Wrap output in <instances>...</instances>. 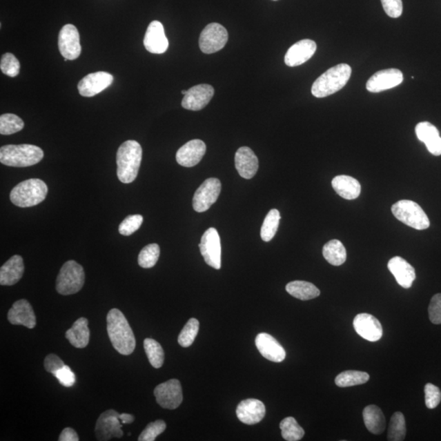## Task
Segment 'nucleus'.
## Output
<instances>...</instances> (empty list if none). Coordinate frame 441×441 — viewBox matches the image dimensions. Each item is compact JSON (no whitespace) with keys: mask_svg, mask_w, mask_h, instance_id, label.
<instances>
[{"mask_svg":"<svg viewBox=\"0 0 441 441\" xmlns=\"http://www.w3.org/2000/svg\"><path fill=\"white\" fill-rule=\"evenodd\" d=\"M286 291L291 296L302 301L314 300L320 296V289L313 284L302 280H295L286 285Z\"/></svg>","mask_w":441,"mask_h":441,"instance_id":"nucleus-30","label":"nucleus"},{"mask_svg":"<svg viewBox=\"0 0 441 441\" xmlns=\"http://www.w3.org/2000/svg\"><path fill=\"white\" fill-rule=\"evenodd\" d=\"M323 256L329 264L341 266L346 260V251L340 240L332 239L323 247Z\"/></svg>","mask_w":441,"mask_h":441,"instance_id":"nucleus-31","label":"nucleus"},{"mask_svg":"<svg viewBox=\"0 0 441 441\" xmlns=\"http://www.w3.org/2000/svg\"><path fill=\"white\" fill-rule=\"evenodd\" d=\"M235 164L239 175L245 179H251L257 172L258 159L249 147H240L236 151Z\"/></svg>","mask_w":441,"mask_h":441,"instance_id":"nucleus-24","label":"nucleus"},{"mask_svg":"<svg viewBox=\"0 0 441 441\" xmlns=\"http://www.w3.org/2000/svg\"><path fill=\"white\" fill-rule=\"evenodd\" d=\"M160 255V248L157 244L146 245L138 255V264L142 268H151L157 264Z\"/></svg>","mask_w":441,"mask_h":441,"instance_id":"nucleus-38","label":"nucleus"},{"mask_svg":"<svg viewBox=\"0 0 441 441\" xmlns=\"http://www.w3.org/2000/svg\"><path fill=\"white\" fill-rule=\"evenodd\" d=\"M154 395L160 406L167 409L179 407L184 400L181 383L177 380H170L158 385L154 390Z\"/></svg>","mask_w":441,"mask_h":441,"instance_id":"nucleus-12","label":"nucleus"},{"mask_svg":"<svg viewBox=\"0 0 441 441\" xmlns=\"http://www.w3.org/2000/svg\"><path fill=\"white\" fill-rule=\"evenodd\" d=\"M274 1H276V0H274Z\"/></svg>","mask_w":441,"mask_h":441,"instance_id":"nucleus-53","label":"nucleus"},{"mask_svg":"<svg viewBox=\"0 0 441 441\" xmlns=\"http://www.w3.org/2000/svg\"><path fill=\"white\" fill-rule=\"evenodd\" d=\"M123 423L119 420V413L114 409L106 411L98 418L95 434L97 439L101 441L110 440L112 438H121L124 432L121 429Z\"/></svg>","mask_w":441,"mask_h":441,"instance_id":"nucleus-11","label":"nucleus"},{"mask_svg":"<svg viewBox=\"0 0 441 441\" xmlns=\"http://www.w3.org/2000/svg\"><path fill=\"white\" fill-rule=\"evenodd\" d=\"M316 43L313 40L302 39L294 43L284 57V62L291 68L305 63L313 57L316 51Z\"/></svg>","mask_w":441,"mask_h":441,"instance_id":"nucleus-20","label":"nucleus"},{"mask_svg":"<svg viewBox=\"0 0 441 441\" xmlns=\"http://www.w3.org/2000/svg\"><path fill=\"white\" fill-rule=\"evenodd\" d=\"M144 349L150 364L155 369L161 368L164 362V353L161 345L151 338H146Z\"/></svg>","mask_w":441,"mask_h":441,"instance_id":"nucleus-36","label":"nucleus"},{"mask_svg":"<svg viewBox=\"0 0 441 441\" xmlns=\"http://www.w3.org/2000/svg\"><path fill=\"white\" fill-rule=\"evenodd\" d=\"M79 435L74 429L70 427H66L59 436V441H78Z\"/></svg>","mask_w":441,"mask_h":441,"instance_id":"nucleus-50","label":"nucleus"},{"mask_svg":"<svg viewBox=\"0 0 441 441\" xmlns=\"http://www.w3.org/2000/svg\"><path fill=\"white\" fill-rule=\"evenodd\" d=\"M429 153L435 157L441 155V137L439 136L425 144Z\"/></svg>","mask_w":441,"mask_h":441,"instance_id":"nucleus-49","label":"nucleus"},{"mask_svg":"<svg viewBox=\"0 0 441 441\" xmlns=\"http://www.w3.org/2000/svg\"><path fill=\"white\" fill-rule=\"evenodd\" d=\"M66 340L77 349H84L88 345L90 331L86 318H79L74 323L72 327L66 333Z\"/></svg>","mask_w":441,"mask_h":441,"instance_id":"nucleus-28","label":"nucleus"},{"mask_svg":"<svg viewBox=\"0 0 441 441\" xmlns=\"http://www.w3.org/2000/svg\"><path fill=\"white\" fill-rule=\"evenodd\" d=\"M199 329V320L191 318L188 320L178 336V343L182 347H189L193 345Z\"/></svg>","mask_w":441,"mask_h":441,"instance_id":"nucleus-39","label":"nucleus"},{"mask_svg":"<svg viewBox=\"0 0 441 441\" xmlns=\"http://www.w3.org/2000/svg\"><path fill=\"white\" fill-rule=\"evenodd\" d=\"M86 280L83 266L70 260L62 266L56 282L57 293L61 295H71L81 291Z\"/></svg>","mask_w":441,"mask_h":441,"instance_id":"nucleus-7","label":"nucleus"},{"mask_svg":"<svg viewBox=\"0 0 441 441\" xmlns=\"http://www.w3.org/2000/svg\"><path fill=\"white\" fill-rule=\"evenodd\" d=\"M280 429L282 430V438L288 441L300 440L305 435L304 429L293 417L285 418L280 422Z\"/></svg>","mask_w":441,"mask_h":441,"instance_id":"nucleus-33","label":"nucleus"},{"mask_svg":"<svg viewBox=\"0 0 441 441\" xmlns=\"http://www.w3.org/2000/svg\"><path fill=\"white\" fill-rule=\"evenodd\" d=\"M416 135L423 144L440 136V132L433 124L429 122H421L415 128Z\"/></svg>","mask_w":441,"mask_h":441,"instance_id":"nucleus-42","label":"nucleus"},{"mask_svg":"<svg viewBox=\"0 0 441 441\" xmlns=\"http://www.w3.org/2000/svg\"><path fill=\"white\" fill-rule=\"evenodd\" d=\"M21 65L19 59L10 52L6 53L1 57L0 69L4 75L10 77H16L20 73Z\"/></svg>","mask_w":441,"mask_h":441,"instance_id":"nucleus-40","label":"nucleus"},{"mask_svg":"<svg viewBox=\"0 0 441 441\" xmlns=\"http://www.w3.org/2000/svg\"><path fill=\"white\" fill-rule=\"evenodd\" d=\"M391 212L396 219L416 230H426L430 226L429 217L427 216L420 204L412 200L402 199L391 207Z\"/></svg>","mask_w":441,"mask_h":441,"instance_id":"nucleus-6","label":"nucleus"},{"mask_svg":"<svg viewBox=\"0 0 441 441\" xmlns=\"http://www.w3.org/2000/svg\"><path fill=\"white\" fill-rule=\"evenodd\" d=\"M43 157V150L34 145H6L0 148V162L10 167L33 166L41 161Z\"/></svg>","mask_w":441,"mask_h":441,"instance_id":"nucleus-3","label":"nucleus"},{"mask_svg":"<svg viewBox=\"0 0 441 441\" xmlns=\"http://www.w3.org/2000/svg\"><path fill=\"white\" fill-rule=\"evenodd\" d=\"M25 124L14 114H4L0 117V133L2 135H12L23 129Z\"/></svg>","mask_w":441,"mask_h":441,"instance_id":"nucleus-37","label":"nucleus"},{"mask_svg":"<svg viewBox=\"0 0 441 441\" xmlns=\"http://www.w3.org/2000/svg\"><path fill=\"white\" fill-rule=\"evenodd\" d=\"M365 427L374 435L382 434L386 429V420L382 409L377 405L371 404L363 411Z\"/></svg>","mask_w":441,"mask_h":441,"instance_id":"nucleus-29","label":"nucleus"},{"mask_svg":"<svg viewBox=\"0 0 441 441\" xmlns=\"http://www.w3.org/2000/svg\"><path fill=\"white\" fill-rule=\"evenodd\" d=\"M429 319L431 323L441 324V293L435 294L432 297L429 307Z\"/></svg>","mask_w":441,"mask_h":441,"instance_id":"nucleus-46","label":"nucleus"},{"mask_svg":"<svg viewBox=\"0 0 441 441\" xmlns=\"http://www.w3.org/2000/svg\"><path fill=\"white\" fill-rule=\"evenodd\" d=\"M228 41V32L224 26L218 23L208 24L200 34L199 46L204 53L212 55L220 51Z\"/></svg>","mask_w":441,"mask_h":441,"instance_id":"nucleus-8","label":"nucleus"},{"mask_svg":"<svg viewBox=\"0 0 441 441\" xmlns=\"http://www.w3.org/2000/svg\"><path fill=\"white\" fill-rule=\"evenodd\" d=\"M8 322L14 325H23L34 329L37 325V317L30 302L26 300L17 301L8 311Z\"/></svg>","mask_w":441,"mask_h":441,"instance_id":"nucleus-23","label":"nucleus"},{"mask_svg":"<svg viewBox=\"0 0 441 441\" xmlns=\"http://www.w3.org/2000/svg\"><path fill=\"white\" fill-rule=\"evenodd\" d=\"M106 322L114 349L121 355H131L135 350L136 340L126 316L119 309H111L106 316Z\"/></svg>","mask_w":441,"mask_h":441,"instance_id":"nucleus-1","label":"nucleus"},{"mask_svg":"<svg viewBox=\"0 0 441 441\" xmlns=\"http://www.w3.org/2000/svg\"><path fill=\"white\" fill-rule=\"evenodd\" d=\"M206 153V145L202 140H191L181 147L176 154L177 162L181 166L191 168L198 164Z\"/></svg>","mask_w":441,"mask_h":441,"instance_id":"nucleus-19","label":"nucleus"},{"mask_svg":"<svg viewBox=\"0 0 441 441\" xmlns=\"http://www.w3.org/2000/svg\"><path fill=\"white\" fill-rule=\"evenodd\" d=\"M215 95V88L209 84H204L190 88L187 90L182 101V108L189 110H200L211 101Z\"/></svg>","mask_w":441,"mask_h":441,"instance_id":"nucleus-16","label":"nucleus"},{"mask_svg":"<svg viewBox=\"0 0 441 441\" xmlns=\"http://www.w3.org/2000/svg\"><path fill=\"white\" fill-rule=\"evenodd\" d=\"M383 10L392 19H398L403 12L402 0H381Z\"/></svg>","mask_w":441,"mask_h":441,"instance_id":"nucleus-45","label":"nucleus"},{"mask_svg":"<svg viewBox=\"0 0 441 441\" xmlns=\"http://www.w3.org/2000/svg\"><path fill=\"white\" fill-rule=\"evenodd\" d=\"M119 420H121L123 424H129V423L135 422V418L132 414L121 413L119 414Z\"/></svg>","mask_w":441,"mask_h":441,"instance_id":"nucleus-51","label":"nucleus"},{"mask_svg":"<svg viewBox=\"0 0 441 441\" xmlns=\"http://www.w3.org/2000/svg\"><path fill=\"white\" fill-rule=\"evenodd\" d=\"M200 253L206 264L216 270L221 269L222 247L219 234L213 227L208 229L202 236L199 244Z\"/></svg>","mask_w":441,"mask_h":441,"instance_id":"nucleus-9","label":"nucleus"},{"mask_svg":"<svg viewBox=\"0 0 441 441\" xmlns=\"http://www.w3.org/2000/svg\"><path fill=\"white\" fill-rule=\"evenodd\" d=\"M353 325L355 332L365 340L377 342L382 337V326L380 320L371 314L356 315Z\"/></svg>","mask_w":441,"mask_h":441,"instance_id":"nucleus-17","label":"nucleus"},{"mask_svg":"<svg viewBox=\"0 0 441 441\" xmlns=\"http://www.w3.org/2000/svg\"><path fill=\"white\" fill-rule=\"evenodd\" d=\"M403 80V73L400 70H382L372 75L368 80L366 88L371 92H381L400 86Z\"/></svg>","mask_w":441,"mask_h":441,"instance_id":"nucleus-15","label":"nucleus"},{"mask_svg":"<svg viewBox=\"0 0 441 441\" xmlns=\"http://www.w3.org/2000/svg\"><path fill=\"white\" fill-rule=\"evenodd\" d=\"M427 407L432 409L438 406L441 400V391L439 387L427 383L424 389Z\"/></svg>","mask_w":441,"mask_h":441,"instance_id":"nucleus-44","label":"nucleus"},{"mask_svg":"<svg viewBox=\"0 0 441 441\" xmlns=\"http://www.w3.org/2000/svg\"><path fill=\"white\" fill-rule=\"evenodd\" d=\"M186 92H187V90H182V95H186Z\"/></svg>","mask_w":441,"mask_h":441,"instance_id":"nucleus-52","label":"nucleus"},{"mask_svg":"<svg viewBox=\"0 0 441 441\" xmlns=\"http://www.w3.org/2000/svg\"><path fill=\"white\" fill-rule=\"evenodd\" d=\"M391 273L394 275L400 286L409 288L416 279L415 270L402 257H394L387 264Z\"/></svg>","mask_w":441,"mask_h":441,"instance_id":"nucleus-25","label":"nucleus"},{"mask_svg":"<svg viewBox=\"0 0 441 441\" xmlns=\"http://www.w3.org/2000/svg\"><path fill=\"white\" fill-rule=\"evenodd\" d=\"M142 222H144V217L141 215H129L120 224L119 233L126 236L131 235L140 228Z\"/></svg>","mask_w":441,"mask_h":441,"instance_id":"nucleus-43","label":"nucleus"},{"mask_svg":"<svg viewBox=\"0 0 441 441\" xmlns=\"http://www.w3.org/2000/svg\"><path fill=\"white\" fill-rule=\"evenodd\" d=\"M23 258L19 255L12 256L0 269V284L12 286L20 282L24 274Z\"/></svg>","mask_w":441,"mask_h":441,"instance_id":"nucleus-26","label":"nucleus"},{"mask_svg":"<svg viewBox=\"0 0 441 441\" xmlns=\"http://www.w3.org/2000/svg\"><path fill=\"white\" fill-rule=\"evenodd\" d=\"M59 48L65 59L72 61L80 56L82 48L79 33L74 25L68 24L61 28L59 35Z\"/></svg>","mask_w":441,"mask_h":441,"instance_id":"nucleus-13","label":"nucleus"},{"mask_svg":"<svg viewBox=\"0 0 441 441\" xmlns=\"http://www.w3.org/2000/svg\"><path fill=\"white\" fill-rule=\"evenodd\" d=\"M351 75L349 65L342 63L333 66L315 80L311 88V93L318 98L332 95L346 86Z\"/></svg>","mask_w":441,"mask_h":441,"instance_id":"nucleus-4","label":"nucleus"},{"mask_svg":"<svg viewBox=\"0 0 441 441\" xmlns=\"http://www.w3.org/2000/svg\"><path fill=\"white\" fill-rule=\"evenodd\" d=\"M141 159L142 149L137 141L128 140L124 142L117 154L119 180L124 184L135 182L139 172Z\"/></svg>","mask_w":441,"mask_h":441,"instance_id":"nucleus-2","label":"nucleus"},{"mask_svg":"<svg viewBox=\"0 0 441 441\" xmlns=\"http://www.w3.org/2000/svg\"><path fill=\"white\" fill-rule=\"evenodd\" d=\"M48 186L46 182L37 178L20 182L10 193V200L13 204L20 208L37 206L46 199Z\"/></svg>","mask_w":441,"mask_h":441,"instance_id":"nucleus-5","label":"nucleus"},{"mask_svg":"<svg viewBox=\"0 0 441 441\" xmlns=\"http://www.w3.org/2000/svg\"><path fill=\"white\" fill-rule=\"evenodd\" d=\"M55 376L61 384L66 387L72 386L75 383V373L68 365H65L63 368L59 369V371L55 374Z\"/></svg>","mask_w":441,"mask_h":441,"instance_id":"nucleus-47","label":"nucleus"},{"mask_svg":"<svg viewBox=\"0 0 441 441\" xmlns=\"http://www.w3.org/2000/svg\"><path fill=\"white\" fill-rule=\"evenodd\" d=\"M236 415L244 424L255 425L264 420L266 415V407L259 400H244L236 409Z\"/></svg>","mask_w":441,"mask_h":441,"instance_id":"nucleus-22","label":"nucleus"},{"mask_svg":"<svg viewBox=\"0 0 441 441\" xmlns=\"http://www.w3.org/2000/svg\"><path fill=\"white\" fill-rule=\"evenodd\" d=\"M113 81L112 75L105 71H97V72L87 75L86 77L80 80L78 84V90L79 95L83 97H95L110 87Z\"/></svg>","mask_w":441,"mask_h":441,"instance_id":"nucleus-14","label":"nucleus"},{"mask_svg":"<svg viewBox=\"0 0 441 441\" xmlns=\"http://www.w3.org/2000/svg\"><path fill=\"white\" fill-rule=\"evenodd\" d=\"M369 380L367 373L356 371L342 372L336 377L335 383L340 387H349L364 384Z\"/></svg>","mask_w":441,"mask_h":441,"instance_id":"nucleus-32","label":"nucleus"},{"mask_svg":"<svg viewBox=\"0 0 441 441\" xmlns=\"http://www.w3.org/2000/svg\"><path fill=\"white\" fill-rule=\"evenodd\" d=\"M332 186L337 195L343 199L351 200L358 198L362 191V186L355 178L346 175H340L333 178Z\"/></svg>","mask_w":441,"mask_h":441,"instance_id":"nucleus-27","label":"nucleus"},{"mask_svg":"<svg viewBox=\"0 0 441 441\" xmlns=\"http://www.w3.org/2000/svg\"><path fill=\"white\" fill-rule=\"evenodd\" d=\"M406 435L405 418L402 412H395L390 421L387 440L390 441H402Z\"/></svg>","mask_w":441,"mask_h":441,"instance_id":"nucleus-35","label":"nucleus"},{"mask_svg":"<svg viewBox=\"0 0 441 441\" xmlns=\"http://www.w3.org/2000/svg\"><path fill=\"white\" fill-rule=\"evenodd\" d=\"M144 43L146 50L154 55H162L167 51L168 40L161 22H150L146 30Z\"/></svg>","mask_w":441,"mask_h":441,"instance_id":"nucleus-18","label":"nucleus"},{"mask_svg":"<svg viewBox=\"0 0 441 441\" xmlns=\"http://www.w3.org/2000/svg\"><path fill=\"white\" fill-rule=\"evenodd\" d=\"M222 190L220 180L211 177L204 181L203 184L195 191L193 197L195 211L204 213L208 210L213 204L216 203Z\"/></svg>","mask_w":441,"mask_h":441,"instance_id":"nucleus-10","label":"nucleus"},{"mask_svg":"<svg viewBox=\"0 0 441 441\" xmlns=\"http://www.w3.org/2000/svg\"><path fill=\"white\" fill-rule=\"evenodd\" d=\"M255 344L262 356L270 362L280 363L286 357L284 347L268 333H261L255 340Z\"/></svg>","mask_w":441,"mask_h":441,"instance_id":"nucleus-21","label":"nucleus"},{"mask_svg":"<svg viewBox=\"0 0 441 441\" xmlns=\"http://www.w3.org/2000/svg\"><path fill=\"white\" fill-rule=\"evenodd\" d=\"M166 429V423L163 420H157L149 423L144 431L141 432L138 440L139 441H154L157 436L162 434Z\"/></svg>","mask_w":441,"mask_h":441,"instance_id":"nucleus-41","label":"nucleus"},{"mask_svg":"<svg viewBox=\"0 0 441 441\" xmlns=\"http://www.w3.org/2000/svg\"><path fill=\"white\" fill-rule=\"evenodd\" d=\"M280 213L277 209H271L265 217L261 229V237L265 242H269L277 233L280 225Z\"/></svg>","mask_w":441,"mask_h":441,"instance_id":"nucleus-34","label":"nucleus"},{"mask_svg":"<svg viewBox=\"0 0 441 441\" xmlns=\"http://www.w3.org/2000/svg\"><path fill=\"white\" fill-rule=\"evenodd\" d=\"M65 365L62 360L55 354L47 355L46 360H44V368H46L47 372L52 373L53 375L59 369L63 368Z\"/></svg>","mask_w":441,"mask_h":441,"instance_id":"nucleus-48","label":"nucleus"}]
</instances>
